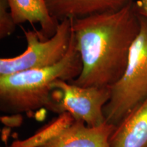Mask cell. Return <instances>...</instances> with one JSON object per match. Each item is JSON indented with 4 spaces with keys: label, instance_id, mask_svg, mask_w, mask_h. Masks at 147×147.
<instances>
[{
    "label": "cell",
    "instance_id": "1",
    "mask_svg": "<svg viewBox=\"0 0 147 147\" xmlns=\"http://www.w3.org/2000/svg\"><path fill=\"white\" fill-rule=\"evenodd\" d=\"M140 29L134 1L114 12L74 18L72 32L82 61L78 78L83 87H110L122 76L130 49Z\"/></svg>",
    "mask_w": 147,
    "mask_h": 147
},
{
    "label": "cell",
    "instance_id": "2",
    "mask_svg": "<svg viewBox=\"0 0 147 147\" xmlns=\"http://www.w3.org/2000/svg\"><path fill=\"white\" fill-rule=\"evenodd\" d=\"M82 70V61L72 38L65 56L49 67L0 76V108L3 113H29L42 108L49 110L53 103V84L71 82Z\"/></svg>",
    "mask_w": 147,
    "mask_h": 147
},
{
    "label": "cell",
    "instance_id": "3",
    "mask_svg": "<svg viewBox=\"0 0 147 147\" xmlns=\"http://www.w3.org/2000/svg\"><path fill=\"white\" fill-rule=\"evenodd\" d=\"M139 17L140 29L130 49L125 69L110 87V100L104 108L106 123L115 126L147 97V18Z\"/></svg>",
    "mask_w": 147,
    "mask_h": 147
},
{
    "label": "cell",
    "instance_id": "4",
    "mask_svg": "<svg viewBox=\"0 0 147 147\" xmlns=\"http://www.w3.org/2000/svg\"><path fill=\"white\" fill-rule=\"evenodd\" d=\"M72 21L67 18L59 22L55 34L48 39L42 38L39 31L23 29L26 50L18 56L0 59V76L49 67L60 61L70 45Z\"/></svg>",
    "mask_w": 147,
    "mask_h": 147
},
{
    "label": "cell",
    "instance_id": "5",
    "mask_svg": "<svg viewBox=\"0 0 147 147\" xmlns=\"http://www.w3.org/2000/svg\"><path fill=\"white\" fill-rule=\"evenodd\" d=\"M53 87V103L49 110L57 115L70 114L75 121L89 127L106 122L104 108L110 100V87H83L64 80L55 82Z\"/></svg>",
    "mask_w": 147,
    "mask_h": 147
},
{
    "label": "cell",
    "instance_id": "6",
    "mask_svg": "<svg viewBox=\"0 0 147 147\" xmlns=\"http://www.w3.org/2000/svg\"><path fill=\"white\" fill-rule=\"evenodd\" d=\"M115 125L105 123L89 127L74 121L57 137L42 147H111L110 138Z\"/></svg>",
    "mask_w": 147,
    "mask_h": 147
},
{
    "label": "cell",
    "instance_id": "7",
    "mask_svg": "<svg viewBox=\"0 0 147 147\" xmlns=\"http://www.w3.org/2000/svg\"><path fill=\"white\" fill-rule=\"evenodd\" d=\"M51 16L57 21L114 12L134 0H45Z\"/></svg>",
    "mask_w": 147,
    "mask_h": 147
},
{
    "label": "cell",
    "instance_id": "8",
    "mask_svg": "<svg viewBox=\"0 0 147 147\" xmlns=\"http://www.w3.org/2000/svg\"><path fill=\"white\" fill-rule=\"evenodd\" d=\"M111 147H147V97L115 127Z\"/></svg>",
    "mask_w": 147,
    "mask_h": 147
},
{
    "label": "cell",
    "instance_id": "9",
    "mask_svg": "<svg viewBox=\"0 0 147 147\" xmlns=\"http://www.w3.org/2000/svg\"><path fill=\"white\" fill-rule=\"evenodd\" d=\"M17 25L37 23L42 38L48 39L56 32L59 22L51 16L45 0H7Z\"/></svg>",
    "mask_w": 147,
    "mask_h": 147
},
{
    "label": "cell",
    "instance_id": "10",
    "mask_svg": "<svg viewBox=\"0 0 147 147\" xmlns=\"http://www.w3.org/2000/svg\"><path fill=\"white\" fill-rule=\"evenodd\" d=\"M74 121L70 114H59L30 137L14 141L8 147H42L57 137Z\"/></svg>",
    "mask_w": 147,
    "mask_h": 147
},
{
    "label": "cell",
    "instance_id": "11",
    "mask_svg": "<svg viewBox=\"0 0 147 147\" xmlns=\"http://www.w3.org/2000/svg\"><path fill=\"white\" fill-rule=\"evenodd\" d=\"M16 23L7 0H0V38L4 39L14 32Z\"/></svg>",
    "mask_w": 147,
    "mask_h": 147
},
{
    "label": "cell",
    "instance_id": "12",
    "mask_svg": "<svg viewBox=\"0 0 147 147\" xmlns=\"http://www.w3.org/2000/svg\"><path fill=\"white\" fill-rule=\"evenodd\" d=\"M1 121L3 124L8 127H18L23 122V117L21 114L4 115L1 117Z\"/></svg>",
    "mask_w": 147,
    "mask_h": 147
},
{
    "label": "cell",
    "instance_id": "13",
    "mask_svg": "<svg viewBox=\"0 0 147 147\" xmlns=\"http://www.w3.org/2000/svg\"><path fill=\"white\" fill-rule=\"evenodd\" d=\"M134 6L139 15L147 18V0H134Z\"/></svg>",
    "mask_w": 147,
    "mask_h": 147
},
{
    "label": "cell",
    "instance_id": "14",
    "mask_svg": "<svg viewBox=\"0 0 147 147\" xmlns=\"http://www.w3.org/2000/svg\"><path fill=\"white\" fill-rule=\"evenodd\" d=\"M5 147H8V146H5Z\"/></svg>",
    "mask_w": 147,
    "mask_h": 147
}]
</instances>
